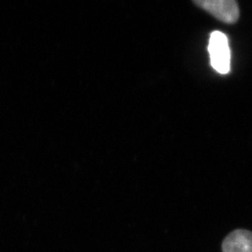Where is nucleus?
<instances>
[{"label": "nucleus", "mask_w": 252, "mask_h": 252, "mask_svg": "<svg viewBox=\"0 0 252 252\" xmlns=\"http://www.w3.org/2000/svg\"><path fill=\"white\" fill-rule=\"evenodd\" d=\"M211 64L218 73L228 74L230 70V50L227 36L220 31H214L208 44Z\"/></svg>", "instance_id": "1"}, {"label": "nucleus", "mask_w": 252, "mask_h": 252, "mask_svg": "<svg viewBox=\"0 0 252 252\" xmlns=\"http://www.w3.org/2000/svg\"><path fill=\"white\" fill-rule=\"evenodd\" d=\"M193 3L227 24L235 23L239 17L238 3L234 0H197Z\"/></svg>", "instance_id": "2"}, {"label": "nucleus", "mask_w": 252, "mask_h": 252, "mask_svg": "<svg viewBox=\"0 0 252 252\" xmlns=\"http://www.w3.org/2000/svg\"><path fill=\"white\" fill-rule=\"evenodd\" d=\"M223 252H252V232L236 229L222 243Z\"/></svg>", "instance_id": "3"}]
</instances>
